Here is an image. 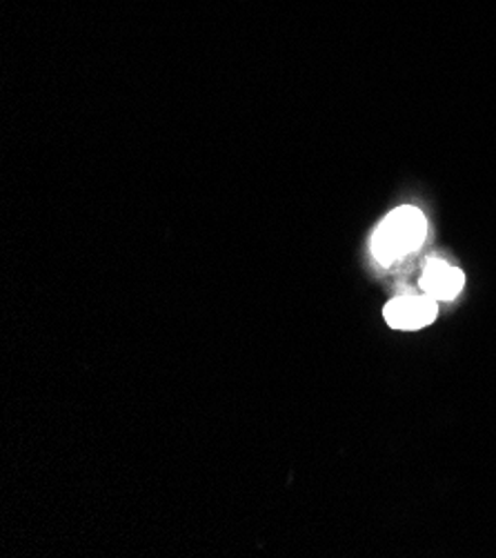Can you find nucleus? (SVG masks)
I'll return each instance as SVG.
<instances>
[{"mask_svg": "<svg viewBox=\"0 0 496 558\" xmlns=\"http://www.w3.org/2000/svg\"><path fill=\"white\" fill-rule=\"evenodd\" d=\"M465 286V276L459 267L440 260L430 258L421 274V290L434 301H452L461 294Z\"/></svg>", "mask_w": 496, "mask_h": 558, "instance_id": "7ed1b4c3", "label": "nucleus"}, {"mask_svg": "<svg viewBox=\"0 0 496 558\" xmlns=\"http://www.w3.org/2000/svg\"><path fill=\"white\" fill-rule=\"evenodd\" d=\"M427 236V220L416 207H399L383 218L372 236V254L380 265H392L416 252Z\"/></svg>", "mask_w": 496, "mask_h": 558, "instance_id": "f257e3e1", "label": "nucleus"}, {"mask_svg": "<svg viewBox=\"0 0 496 558\" xmlns=\"http://www.w3.org/2000/svg\"><path fill=\"white\" fill-rule=\"evenodd\" d=\"M383 316H385V320H388V325L395 327V329H406V331L423 329L430 323H434V318L438 316V301L430 299L427 294H423V296H399V299H395V301L385 305Z\"/></svg>", "mask_w": 496, "mask_h": 558, "instance_id": "f03ea898", "label": "nucleus"}]
</instances>
